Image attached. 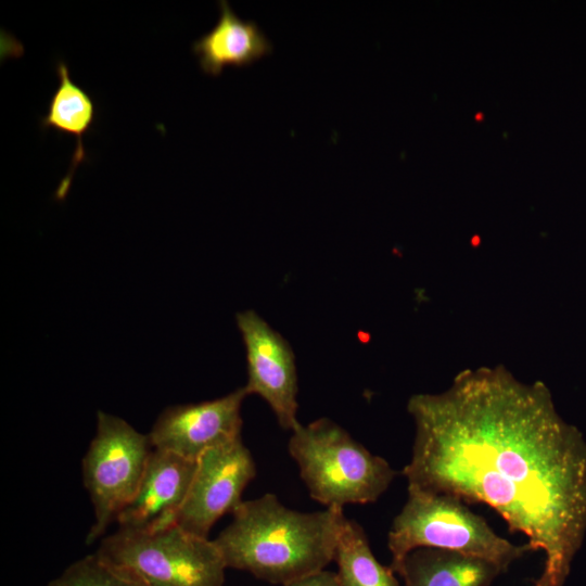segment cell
Returning <instances> with one entry per match:
<instances>
[{"instance_id": "52a82bcc", "label": "cell", "mask_w": 586, "mask_h": 586, "mask_svg": "<svg viewBox=\"0 0 586 586\" xmlns=\"http://www.w3.org/2000/svg\"><path fill=\"white\" fill-rule=\"evenodd\" d=\"M256 475V464L242 438L205 451L196 469L176 524L208 538L212 526L243 501L242 493Z\"/></svg>"}, {"instance_id": "ba28073f", "label": "cell", "mask_w": 586, "mask_h": 586, "mask_svg": "<svg viewBox=\"0 0 586 586\" xmlns=\"http://www.w3.org/2000/svg\"><path fill=\"white\" fill-rule=\"evenodd\" d=\"M246 355L247 395L256 394L271 408L279 425L292 431L297 420V371L295 355L284 336L255 310L235 315Z\"/></svg>"}, {"instance_id": "8fae6325", "label": "cell", "mask_w": 586, "mask_h": 586, "mask_svg": "<svg viewBox=\"0 0 586 586\" xmlns=\"http://www.w3.org/2000/svg\"><path fill=\"white\" fill-rule=\"evenodd\" d=\"M218 4L216 26L192 44L204 73L218 76L226 66H247L271 53L272 44L256 23L238 17L226 0Z\"/></svg>"}, {"instance_id": "30bf717a", "label": "cell", "mask_w": 586, "mask_h": 586, "mask_svg": "<svg viewBox=\"0 0 586 586\" xmlns=\"http://www.w3.org/2000/svg\"><path fill=\"white\" fill-rule=\"evenodd\" d=\"M196 469V461L154 449L132 499L116 518L118 530L151 532L176 524Z\"/></svg>"}, {"instance_id": "3957f363", "label": "cell", "mask_w": 586, "mask_h": 586, "mask_svg": "<svg viewBox=\"0 0 586 586\" xmlns=\"http://www.w3.org/2000/svg\"><path fill=\"white\" fill-rule=\"evenodd\" d=\"M288 449L313 499L343 509L375 502L397 475L340 424L320 418L291 431Z\"/></svg>"}, {"instance_id": "5b68a950", "label": "cell", "mask_w": 586, "mask_h": 586, "mask_svg": "<svg viewBox=\"0 0 586 586\" xmlns=\"http://www.w3.org/2000/svg\"><path fill=\"white\" fill-rule=\"evenodd\" d=\"M95 553L143 586H222L226 563L214 539L173 524L151 532L117 530Z\"/></svg>"}, {"instance_id": "7a4b0ae2", "label": "cell", "mask_w": 586, "mask_h": 586, "mask_svg": "<svg viewBox=\"0 0 586 586\" xmlns=\"http://www.w3.org/2000/svg\"><path fill=\"white\" fill-rule=\"evenodd\" d=\"M214 539L227 568L282 586L322 571L333 561L343 509L301 512L275 494L242 501Z\"/></svg>"}, {"instance_id": "277c9868", "label": "cell", "mask_w": 586, "mask_h": 586, "mask_svg": "<svg viewBox=\"0 0 586 586\" xmlns=\"http://www.w3.org/2000/svg\"><path fill=\"white\" fill-rule=\"evenodd\" d=\"M390 568L397 572L405 557L421 547L459 552L492 562L504 573L532 551L499 536L464 501L446 494L408 487L407 500L387 534Z\"/></svg>"}, {"instance_id": "6da1fadb", "label": "cell", "mask_w": 586, "mask_h": 586, "mask_svg": "<svg viewBox=\"0 0 586 586\" xmlns=\"http://www.w3.org/2000/svg\"><path fill=\"white\" fill-rule=\"evenodd\" d=\"M415 422L408 487L493 508L542 551L533 586H563L586 536V438L548 387L505 367L464 370L407 404Z\"/></svg>"}, {"instance_id": "7c38bea8", "label": "cell", "mask_w": 586, "mask_h": 586, "mask_svg": "<svg viewBox=\"0 0 586 586\" xmlns=\"http://www.w3.org/2000/svg\"><path fill=\"white\" fill-rule=\"evenodd\" d=\"M501 573L486 560L429 547L411 550L396 572L404 586H489Z\"/></svg>"}, {"instance_id": "5bb4252c", "label": "cell", "mask_w": 586, "mask_h": 586, "mask_svg": "<svg viewBox=\"0 0 586 586\" xmlns=\"http://www.w3.org/2000/svg\"><path fill=\"white\" fill-rule=\"evenodd\" d=\"M341 586H400L394 571L374 557L362 526L345 517L334 550Z\"/></svg>"}, {"instance_id": "2e32d148", "label": "cell", "mask_w": 586, "mask_h": 586, "mask_svg": "<svg viewBox=\"0 0 586 586\" xmlns=\"http://www.w3.org/2000/svg\"><path fill=\"white\" fill-rule=\"evenodd\" d=\"M283 586H341L334 572L322 570L295 579Z\"/></svg>"}, {"instance_id": "8992f818", "label": "cell", "mask_w": 586, "mask_h": 586, "mask_svg": "<svg viewBox=\"0 0 586 586\" xmlns=\"http://www.w3.org/2000/svg\"><path fill=\"white\" fill-rule=\"evenodd\" d=\"M153 447L149 435L124 419L98 411L97 432L82 458V480L94 523L87 543L100 538L135 496Z\"/></svg>"}, {"instance_id": "9c48e42d", "label": "cell", "mask_w": 586, "mask_h": 586, "mask_svg": "<svg viewBox=\"0 0 586 586\" xmlns=\"http://www.w3.org/2000/svg\"><path fill=\"white\" fill-rule=\"evenodd\" d=\"M246 396L242 386L216 399L167 407L148 434L152 447L198 461L208 449L240 438Z\"/></svg>"}, {"instance_id": "9a60e30c", "label": "cell", "mask_w": 586, "mask_h": 586, "mask_svg": "<svg viewBox=\"0 0 586 586\" xmlns=\"http://www.w3.org/2000/svg\"><path fill=\"white\" fill-rule=\"evenodd\" d=\"M48 586H143L104 562L95 552L72 563Z\"/></svg>"}, {"instance_id": "4fadbf2b", "label": "cell", "mask_w": 586, "mask_h": 586, "mask_svg": "<svg viewBox=\"0 0 586 586\" xmlns=\"http://www.w3.org/2000/svg\"><path fill=\"white\" fill-rule=\"evenodd\" d=\"M56 73L59 87L51 97L48 112L40 124L43 129L53 128L77 138L72 165L56 191L58 198L62 199L71 186L76 167L86 160L82 139L94 123L95 106L92 98L71 79L65 62L58 63Z\"/></svg>"}]
</instances>
